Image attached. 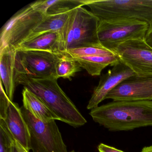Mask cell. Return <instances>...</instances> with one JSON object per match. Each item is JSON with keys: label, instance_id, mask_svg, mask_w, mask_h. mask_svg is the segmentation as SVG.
<instances>
[{"label": "cell", "instance_id": "22", "mask_svg": "<svg viewBox=\"0 0 152 152\" xmlns=\"http://www.w3.org/2000/svg\"><path fill=\"white\" fill-rule=\"evenodd\" d=\"M0 119L5 120L10 101L4 89L3 84L0 81Z\"/></svg>", "mask_w": 152, "mask_h": 152}, {"label": "cell", "instance_id": "23", "mask_svg": "<svg viewBox=\"0 0 152 152\" xmlns=\"http://www.w3.org/2000/svg\"><path fill=\"white\" fill-rule=\"evenodd\" d=\"M98 150L99 152H124L103 143H100L98 146Z\"/></svg>", "mask_w": 152, "mask_h": 152}, {"label": "cell", "instance_id": "11", "mask_svg": "<svg viewBox=\"0 0 152 152\" xmlns=\"http://www.w3.org/2000/svg\"><path fill=\"white\" fill-rule=\"evenodd\" d=\"M135 75L129 67L120 61L106 73L100 76L98 84L94 88L89 101L87 109L91 110L97 107L111 91L124 81Z\"/></svg>", "mask_w": 152, "mask_h": 152}, {"label": "cell", "instance_id": "7", "mask_svg": "<svg viewBox=\"0 0 152 152\" xmlns=\"http://www.w3.org/2000/svg\"><path fill=\"white\" fill-rule=\"evenodd\" d=\"M46 16L30 5L17 12L1 28L0 50L9 45L16 48L25 41Z\"/></svg>", "mask_w": 152, "mask_h": 152}, {"label": "cell", "instance_id": "4", "mask_svg": "<svg viewBox=\"0 0 152 152\" xmlns=\"http://www.w3.org/2000/svg\"><path fill=\"white\" fill-rule=\"evenodd\" d=\"M99 20H136L152 24V0H86Z\"/></svg>", "mask_w": 152, "mask_h": 152}, {"label": "cell", "instance_id": "26", "mask_svg": "<svg viewBox=\"0 0 152 152\" xmlns=\"http://www.w3.org/2000/svg\"><path fill=\"white\" fill-rule=\"evenodd\" d=\"M141 152H152V146L145 147L142 148Z\"/></svg>", "mask_w": 152, "mask_h": 152}, {"label": "cell", "instance_id": "10", "mask_svg": "<svg viewBox=\"0 0 152 152\" xmlns=\"http://www.w3.org/2000/svg\"><path fill=\"white\" fill-rule=\"evenodd\" d=\"M105 99L113 101L152 100V76L135 75L121 83L111 91Z\"/></svg>", "mask_w": 152, "mask_h": 152}, {"label": "cell", "instance_id": "16", "mask_svg": "<svg viewBox=\"0 0 152 152\" xmlns=\"http://www.w3.org/2000/svg\"><path fill=\"white\" fill-rule=\"evenodd\" d=\"M22 95L23 107L34 117L45 122L60 121L44 102L27 88L24 87Z\"/></svg>", "mask_w": 152, "mask_h": 152}, {"label": "cell", "instance_id": "28", "mask_svg": "<svg viewBox=\"0 0 152 152\" xmlns=\"http://www.w3.org/2000/svg\"><path fill=\"white\" fill-rule=\"evenodd\" d=\"M75 152V151H74V150H73V151H71V152Z\"/></svg>", "mask_w": 152, "mask_h": 152}, {"label": "cell", "instance_id": "13", "mask_svg": "<svg viewBox=\"0 0 152 152\" xmlns=\"http://www.w3.org/2000/svg\"><path fill=\"white\" fill-rule=\"evenodd\" d=\"M16 49L13 46H7L0 50L1 81L10 100L13 101L15 89V56Z\"/></svg>", "mask_w": 152, "mask_h": 152}, {"label": "cell", "instance_id": "9", "mask_svg": "<svg viewBox=\"0 0 152 152\" xmlns=\"http://www.w3.org/2000/svg\"><path fill=\"white\" fill-rule=\"evenodd\" d=\"M112 51L137 76H152V48L145 39L128 41Z\"/></svg>", "mask_w": 152, "mask_h": 152}, {"label": "cell", "instance_id": "3", "mask_svg": "<svg viewBox=\"0 0 152 152\" xmlns=\"http://www.w3.org/2000/svg\"><path fill=\"white\" fill-rule=\"evenodd\" d=\"M99 19L83 7L70 11L60 32L61 52L89 47H103L98 35Z\"/></svg>", "mask_w": 152, "mask_h": 152}, {"label": "cell", "instance_id": "27", "mask_svg": "<svg viewBox=\"0 0 152 152\" xmlns=\"http://www.w3.org/2000/svg\"><path fill=\"white\" fill-rule=\"evenodd\" d=\"M12 152H18V151L17 148L16 147L15 145L14 144V145H13V148H12Z\"/></svg>", "mask_w": 152, "mask_h": 152}, {"label": "cell", "instance_id": "6", "mask_svg": "<svg viewBox=\"0 0 152 152\" xmlns=\"http://www.w3.org/2000/svg\"><path fill=\"white\" fill-rule=\"evenodd\" d=\"M149 25L136 20H99L98 35L102 46L112 50L128 41L145 39Z\"/></svg>", "mask_w": 152, "mask_h": 152}, {"label": "cell", "instance_id": "21", "mask_svg": "<svg viewBox=\"0 0 152 152\" xmlns=\"http://www.w3.org/2000/svg\"><path fill=\"white\" fill-rule=\"evenodd\" d=\"M15 142L5 121L0 119V152H12Z\"/></svg>", "mask_w": 152, "mask_h": 152}, {"label": "cell", "instance_id": "19", "mask_svg": "<svg viewBox=\"0 0 152 152\" xmlns=\"http://www.w3.org/2000/svg\"><path fill=\"white\" fill-rule=\"evenodd\" d=\"M81 70L78 62L65 52H62V56L56 64V75L58 79L61 77L72 80V77Z\"/></svg>", "mask_w": 152, "mask_h": 152}, {"label": "cell", "instance_id": "18", "mask_svg": "<svg viewBox=\"0 0 152 152\" xmlns=\"http://www.w3.org/2000/svg\"><path fill=\"white\" fill-rule=\"evenodd\" d=\"M68 14L69 12L60 15H46L26 40L44 33L49 32H60L63 30L66 23Z\"/></svg>", "mask_w": 152, "mask_h": 152}, {"label": "cell", "instance_id": "1", "mask_svg": "<svg viewBox=\"0 0 152 152\" xmlns=\"http://www.w3.org/2000/svg\"><path fill=\"white\" fill-rule=\"evenodd\" d=\"M89 114L111 131L152 126V100L113 101L91 109Z\"/></svg>", "mask_w": 152, "mask_h": 152}, {"label": "cell", "instance_id": "15", "mask_svg": "<svg viewBox=\"0 0 152 152\" xmlns=\"http://www.w3.org/2000/svg\"><path fill=\"white\" fill-rule=\"evenodd\" d=\"M86 0H40L29 4L46 15H60L86 6Z\"/></svg>", "mask_w": 152, "mask_h": 152}, {"label": "cell", "instance_id": "17", "mask_svg": "<svg viewBox=\"0 0 152 152\" xmlns=\"http://www.w3.org/2000/svg\"><path fill=\"white\" fill-rule=\"evenodd\" d=\"M73 58L78 62L82 68L85 69L92 76H99L107 66H113L120 61L116 55Z\"/></svg>", "mask_w": 152, "mask_h": 152}, {"label": "cell", "instance_id": "25", "mask_svg": "<svg viewBox=\"0 0 152 152\" xmlns=\"http://www.w3.org/2000/svg\"><path fill=\"white\" fill-rule=\"evenodd\" d=\"M15 145L18 152H30L25 149L20 143L15 140Z\"/></svg>", "mask_w": 152, "mask_h": 152}, {"label": "cell", "instance_id": "24", "mask_svg": "<svg viewBox=\"0 0 152 152\" xmlns=\"http://www.w3.org/2000/svg\"><path fill=\"white\" fill-rule=\"evenodd\" d=\"M145 40L152 48V24L149 25L148 30L145 36Z\"/></svg>", "mask_w": 152, "mask_h": 152}, {"label": "cell", "instance_id": "20", "mask_svg": "<svg viewBox=\"0 0 152 152\" xmlns=\"http://www.w3.org/2000/svg\"><path fill=\"white\" fill-rule=\"evenodd\" d=\"M65 52L73 57L112 56L115 55L112 50L103 47H89L79 48L70 50Z\"/></svg>", "mask_w": 152, "mask_h": 152}, {"label": "cell", "instance_id": "12", "mask_svg": "<svg viewBox=\"0 0 152 152\" xmlns=\"http://www.w3.org/2000/svg\"><path fill=\"white\" fill-rule=\"evenodd\" d=\"M15 140L27 151L31 150L30 135L28 125L18 104L10 101L6 117L4 120Z\"/></svg>", "mask_w": 152, "mask_h": 152}, {"label": "cell", "instance_id": "2", "mask_svg": "<svg viewBox=\"0 0 152 152\" xmlns=\"http://www.w3.org/2000/svg\"><path fill=\"white\" fill-rule=\"evenodd\" d=\"M15 79L16 86L21 84L37 95L60 121L74 128L87 123V120L58 85V78L36 80L17 74Z\"/></svg>", "mask_w": 152, "mask_h": 152}, {"label": "cell", "instance_id": "14", "mask_svg": "<svg viewBox=\"0 0 152 152\" xmlns=\"http://www.w3.org/2000/svg\"><path fill=\"white\" fill-rule=\"evenodd\" d=\"M16 49L49 51L62 53L59 32H49L39 34L26 40L15 48Z\"/></svg>", "mask_w": 152, "mask_h": 152}, {"label": "cell", "instance_id": "8", "mask_svg": "<svg viewBox=\"0 0 152 152\" xmlns=\"http://www.w3.org/2000/svg\"><path fill=\"white\" fill-rule=\"evenodd\" d=\"M62 55V53L16 49L15 75H22L36 80L58 78L56 64Z\"/></svg>", "mask_w": 152, "mask_h": 152}, {"label": "cell", "instance_id": "5", "mask_svg": "<svg viewBox=\"0 0 152 152\" xmlns=\"http://www.w3.org/2000/svg\"><path fill=\"white\" fill-rule=\"evenodd\" d=\"M21 108L29 129L33 152H68L56 121H43L23 107Z\"/></svg>", "mask_w": 152, "mask_h": 152}]
</instances>
